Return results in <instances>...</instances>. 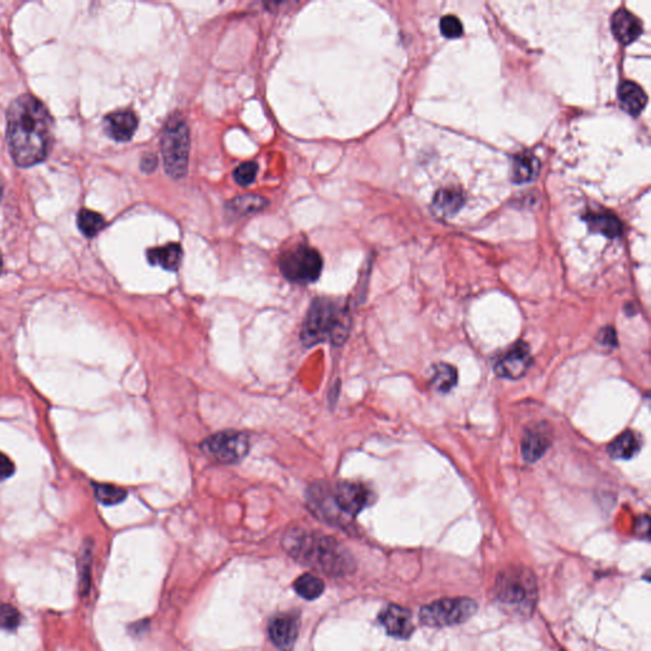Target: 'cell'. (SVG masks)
<instances>
[{
	"label": "cell",
	"mask_w": 651,
	"mask_h": 651,
	"mask_svg": "<svg viewBox=\"0 0 651 651\" xmlns=\"http://www.w3.org/2000/svg\"><path fill=\"white\" fill-rule=\"evenodd\" d=\"M618 98H620L621 106L630 115H639L647 102V96H646L644 89L636 84L635 81H622L618 87Z\"/></svg>",
	"instance_id": "cell-16"
},
{
	"label": "cell",
	"mask_w": 651,
	"mask_h": 651,
	"mask_svg": "<svg viewBox=\"0 0 651 651\" xmlns=\"http://www.w3.org/2000/svg\"><path fill=\"white\" fill-rule=\"evenodd\" d=\"M463 204V195L457 188H444L435 195L432 207L439 215H451L457 213Z\"/></svg>",
	"instance_id": "cell-20"
},
{
	"label": "cell",
	"mask_w": 651,
	"mask_h": 651,
	"mask_svg": "<svg viewBox=\"0 0 651 651\" xmlns=\"http://www.w3.org/2000/svg\"><path fill=\"white\" fill-rule=\"evenodd\" d=\"M531 364L532 357L528 345L519 342L497 360L495 364V373L504 379L517 381L526 376Z\"/></svg>",
	"instance_id": "cell-10"
},
{
	"label": "cell",
	"mask_w": 651,
	"mask_h": 651,
	"mask_svg": "<svg viewBox=\"0 0 651 651\" xmlns=\"http://www.w3.org/2000/svg\"><path fill=\"white\" fill-rule=\"evenodd\" d=\"M94 494H96L97 500L103 505H116L125 500L127 496V492L124 488H117L113 485H106V483L94 485Z\"/></svg>",
	"instance_id": "cell-26"
},
{
	"label": "cell",
	"mask_w": 651,
	"mask_h": 651,
	"mask_svg": "<svg viewBox=\"0 0 651 651\" xmlns=\"http://www.w3.org/2000/svg\"><path fill=\"white\" fill-rule=\"evenodd\" d=\"M284 548L301 564L327 575H344L351 570V558L331 537L316 532L290 531Z\"/></svg>",
	"instance_id": "cell-2"
},
{
	"label": "cell",
	"mask_w": 651,
	"mask_h": 651,
	"mask_svg": "<svg viewBox=\"0 0 651 651\" xmlns=\"http://www.w3.org/2000/svg\"><path fill=\"white\" fill-rule=\"evenodd\" d=\"M550 445L551 438L548 429L545 425L531 426L523 435L520 451L528 463H534L543 457Z\"/></svg>",
	"instance_id": "cell-13"
},
{
	"label": "cell",
	"mask_w": 651,
	"mask_h": 651,
	"mask_svg": "<svg viewBox=\"0 0 651 651\" xmlns=\"http://www.w3.org/2000/svg\"><path fill=\"white\" fill-rule=\"evenodd\" d=\"M496 599L517 613L532 612L537 601V584L529 570L510 568L501 571L495 585Z\"/></svg>",
	"instance_id": "cell-5"
},
{
	"label": "cell",
	"mask_w": 651,
	"mask_h": 651,
	"mask_svg": "<svg viewBox=\"0 0 651 651\" xmlns=\"http://www.w3.org/2000/svg\"><path fill=\"white\" fill-rule=\"evenodd\" d=\"M279 269L289 282L306 285L318 280L323 269V260L318 250L299 244L282 253L279 258Z\"/></svg>",
	"instance_id": "cell-7"
},
{
	"label": "cell",
	"mask_w": 651,
	"mask_h": 651,
	"mask_svg": "<svg viewBox=\"0 0 651 651\" xmlns=\"http://www.w3.org/2000/svg\"><path fill=\"white\" fill-rule=\"evenodd\" d=\"M182 247L178 243H169L162 247L151 248L146 252L148 261L151 265L161 266L168 271H177L180 269L182 261Z\"/></svg>",
	"instance_id": "cell-17"
},
{
	"label": "cell",
	"mask_w": 651,
	"mask_h": 651,
	"mask_svg": "<svg viewBox=\"0 0 651 651\" xmlns=\"http://www.w3.org/2000/svg\"><path fill=\"white\" fill-rule=\"evenodd\" d=\"M161 151L167 175L175 180L185 177L190 158V132L180 115L172 116L164 126Z\"/></svg>",
	"instance_id": "cell-6"
},
{
	"label": "cell",
	"mask_w": 651,
	"mask_h": 651,
	"mask_svg": "<svg viewBox=\"0 0 651 651\" xmlns=\"http://www.w3.org/2000/svg\"><path fill=\"white\" fill-rule=\"evenodd\" d=\"M299 635V623L292 614H280L271 621L269 636L280 651H292Z\"/></svg>",
	"instance_id": "cell-12"
},
{
	"label": "cell",
	"mask_w": 651,
	"mask_h": 651,
	"mask_svg": "<svg viewBox=\"0 0 651 651\" xmlns=\"http://www.w3.org/2000/svg\"><path fill=\"white\" fill-rule=\"evenodd\" d=\"M16 471V467L12 461L6 457L4 453L0 451V481H4L12 476Z\"/></svg>",
	"instance_id": "cell-32"
},
{
	"label": "cell",
	"mask_w": 651,
	"mask_h": 651,
	"mask_svg": "<svg viewBox=\"0 0 651 651\" xmlns=\"http://www.w3.org/2000/svg\"><path fill=\"white\" fill-rule=\"evenodd\" d=\"M54 120L38 97L22 94L6 113V140L14 163L32 167L49 157Z\"/></svg>",
	"instance_id": "cell-1"
},
{
	"label": "cell",
	"mask_w": 651,
	"mask_h": 651,
	"mask_svg": "<svg viewBox=\"0 0 651 651\" xmlns=\"http://www.w3.org/2000/svg\"><path fill=\"white\" fill-rule=\"evenodd\" d=\"M612 31L621 44H631L641 35L643 25L635 14L621 8L612 17Z\"/></svg>",
	"instance_id": "cell-15"
},
{
	"label": "cell",
	"mask_w": 651,
	"mask_h": 651,
	"mask_svg": "<svg viewBox=\"0 0 651 651\" xmlns=\"http://www.w3.org/2000/svg\"><path fill=\"white\" fill-rule=\"evenodd\" d=\"M78 228L86 237H94L105 228L106 220L100 214L92 212L89 209H81L76 217Z\"/></svg>",
	"instance_id": "cell-23"
},
{
	"label": "cell",
	"mask_w": 651,
	"mask_h": 651,
	"mask_svg": "<svg viewBox=\"0 0 651 651\" xmlns=\"http://www.w3.org/2000/svg\"><path fill=\"white\" fill-rule=\"evenodd\" d=\"M1 197H3V183L0 182V200H1Z\"/></svg>",
	"instance_id": "cell-34"
},
{
	"label": "cell",
	"mask_w": 651,
	"mask_h": 651,
	"mask_svg": "<svg viewBox=\"0 0 651 651\" xmlns=\"http://www.w3.org/2000/svg\"><path fill=\"white\" fill-rule=\"evenodd\" d=\"M440 30L445 38H459L463 33L462 22L454 16H445L440 21Z\"/></svg>",
	"instance_id": "cell-30"
},
{
	"label": "cell",
	"mask_w": 651,
	"mask_h": 651,
	"mask_svg": "<svg viewBox=\"0 0 651 651\" xmlns=\"http://www.w3.org/2000/svg\"><path fill=\"white\" fill-rule=\"evenodd\" d=\"M539 172V162L531 153H519L513 159L512 178L517 183H526L534 180Z\"/></svg>",
	"instance_id": "cell-19"
},
{
	"label": "cell",
	"mask_w": 651,
	"mask_h": 651,
	"mask_svg": "<svg viewBox=\"0 0 651 651\" xmlns=\"http://www.w3.org/2000/svg\"><path fill=\"white\" fill-rule=\"evenodd\" d=\"M257 171L258 166L255 162H244L234 169L233 172V178L241 186H250L252 182L256 180Z\"/></svg>",
	"instance_id": "cell-28"
},
{
	"label": "cell",
	"mask_w": 651,
	"mask_h": 651,
	"mask_svg": "<svg viewBox=\"0 0 651 651\" xmlns=\"http://www.w3.org/2000/svg\"><path fill=\"white\" fill-rule=\"evenodd\" d=\"M476 612V601L470 598H449L424 606L420 620L429 627L454 626L470 620Z\"/></svg>",
	"instance_id": "cell-8"
},
{
	"label": "cell",
	"mask_w": 651,
	"mask_h": 651,
	"mask_svg": "<svg viewBox=\"0 0 651 651\" xmlns=\"http://www.w3.org/2000/svg\"><path fill=\"white\" fill-rule=\"evenodd\" d=\"M201 448L207 457L224 464L238 463L250 451V439L241 432H221L205 439Z\"/></svg>",
	"instance_id": "cell-9"
},
{
	"label": "cell",
	"mask_w": 651,
	"mask_h": 651,
	"mask_svg": "<svg viewBox=\"0 0 651 651\" xmlns=\"http://www.w3.org/2000/svg\"><path fill=\"white\" fill-rule=\"evenodd\" d=\"M641 440L633 432H625L608 447V454L613 459H631L639 453Z\"/></svg>",
	"instance_id": "cell-18"
},
{
	"label": "cell",
	"mask_w": 651,
	"mask_h": 651,
	"mask_svg": "<svg viewBox=\"0 0 651 651\" xmlns=\"http://www.w3.org/2000/svg\"><path fill=\"white\" fill-rule=\"evenodd\" d=\"M21 621L18 611L9 604H0V628L14 630Z\"/></svg>",
	"instance_id": "cell-29"
},
{
	"label": "cell",
	"mask_w": 651,
	"mask_h": 651,
	"mask_svg": "<svg viewBox=\"0 0 651 651\" xmlns=\"http://www.w3.org/2000/svg\"><path fill=\"white\" fill-rule=\"evenodd\" d=\"M379 622L396 639L406 640L413 635V614L406 608L389 604L379 614Z\"/></svg>",
	"instance_id": "cell-11"
},
{
	"label": "cell",
	"mask_w": 651,
	"mask_h": 651,
	"mask_svg": "<svg viewBox=\"0 0 651 651\" xmlns=\"http://www.w3.org/2000/svg\"><path fill=\"white\" fill-rule=\"evenodd\" d=\"M457 370L449 364L440 363L435 367L432 384L434 388L442 393L449 392L457 384Z\"/></svg>",
	"instance_id": "cell-25"
},
{
	"label": "cell",
	"mask_w": 651,
	"mask_h": 651,
	"mask_svg": "<svg viewBox=\"0 0 651 651\" xmlns=\"http://www.w3.org/2000/svg\"><path fill=\"white\" fill-rule=\"evenodd\" d=\"M309 504L320 512L330 522H335L338 514L346 517H357L365 507L370 505L373 492L364 483L352 481L318 483L309 488Z\"/></svg>",
	"instance_id": "cell-3"
},
{
	"label": "cell",
	"mask_w": 651,
	"mask_h": 651,
	"mask_svg": "<svg viewBox=\"0 0 651 651\" xmlns=\"http://www.w3.org/2000/svg\"><path fill=\"white\" fill-rule=\"evenodd\" d=\"M590 228L609 238H616L622 233V223L611 213L590 214L588 217Z\"/></svg>",
	"instance_id": "cell-21"
},
{
	"label": "cell",
	"mask_w": 651,
	"mask_h": 651,
	"mask_svg": "<svg viewBox=\"0 0 651 651\" xmlns=\"http://www.w3.org/2000/svg\"><path fill=\"white\" fill-rule=\"evenodd\" d=\"M294 589L301 598L308 599V601H313L323 593L325 582L321 580L320 577L312 575V574H304L295 580Z\"/></svg>",
	"instance_id": "cell-24"
},
{
	"label": "cell",
	"mask_w": 651,
	"mask_h": 651,
	"mask_svg": "<svg viewBox=\"0 0 651 651\" xmlns=\"http://www.w3.org/2000/svg\"><path fill=\"white\" fill-rule=\"evenodd\" d=\"M350 322V316L341 303L330 298H317L301 325V341L306 346L321 342L341 345L349 336Z\"/></svg>",
	"instance_id": "cell-4"
},
{
	"label": "cell",
	"mask_w": 651,
	"mask_h": 651,
	"mask_svg": "<svg viewBox=\"0 0 651 651\" xmlns=\"http://www.w3.org/2000/svg\"><path fill=\"white\" fill-rule=\"evenodd\" d=\"M91 564H92V546L86 542L83 546L79 558V577H81V593H87L91 587Z\"/></svg>",
	"instance_id": "cell-27"
},
{
	"label": "cell",
	"mask_w": 651,
	"mask_h": 651,
	"mask_svg": "<svg viewBox=\"0 0 651 651\" xmlns=\"http://www.w3.org/2000/svg\"><path fill=\"white\" fill-rule=\"evenodd\" d=\"M1 269H3V257H1V253H0V272H1Z\"/></svg>",
	"instance_id": "cell-35"
},
{
	"label": "cell",
	"mask_w": 651,
	"mask_h": 651,
	"mask_svg": "<svg viewBox=\"0 0 651 651\" xmlns=\"http://www.w3.org/2000/svg\"><path fill=\"white\" fill-rule=\"evenodd\" d=\"M105 132L116 142H129L138 129V117L132 111H117L105 117Z\"/></svg>",
	"instance_id": "cell-14"
},
{
	"label": "cell",
	"mask_w": 651,
	"mask_h": 651,
	"mask_svg": "<svg viewBox=\"0 0 651 651\" xmlns=\"http://www.w3.org/2000/svg\"><path fill=\"white\" fill-rule=\"evenodd\" d=\"M158 159L156 156L153 154H146L143 159H142V169L144 172H151L154 171L156 167H157Z\"/></svg>",
	"instance_id": "cell-33"
},
{
	"label": "cell",
	"mask_w": 651,
	"mask_h": 651,
	"mask_svg": "<svg viewBox=\"0 0 651 651\" xmlns=\"http://www.w3.org/2000/svg\"><path fill=\"white\" fill-rule=\"evenodd\" d=\"M269 205V201L256 195L238 196L226 204L228 210L236 215H248L250 213L261 212Z\"/></svg>",
	"instance_id": "cell-22"
},
{
	"label": "cell",
	"mask_w": 651,
	"mask_h": 651,
	"mask_svg": "<svg viewBox=\"0 0 651 651\" xmlns=\"http://www.w3.org/2000/svg\"><path fill=\"white\" fill-rule=\"evenodd\" d=\"M598 342L608 349H613L614 346H617V335L613 328H603L598 335Z\"/></svg>",
	"instance_id": "cell-31"
}]
</instances>
